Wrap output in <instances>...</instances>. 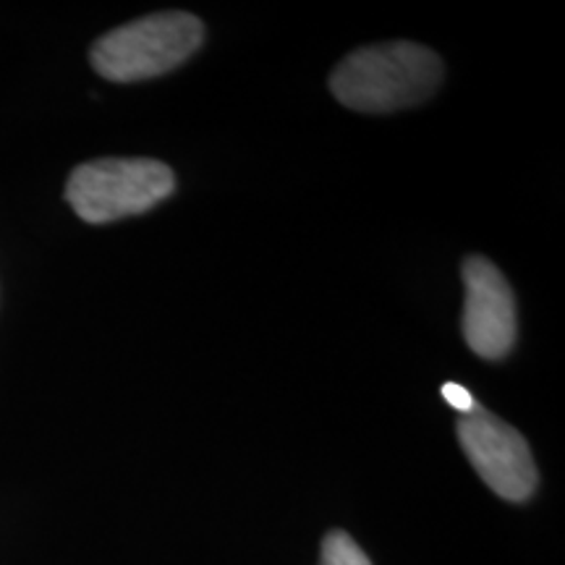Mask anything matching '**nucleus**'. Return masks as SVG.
I'll use <instances>...</instances> for the list:
<instances>
[{
  "mask_svg": "<svg viewBox=\"0 0 565 565\" xmlns=\"http://www.w3.org/2000/svg\"><path fill=\"white\" fill-rule=\"evenodd\" d=\"M443 63L416 42H385L351 53L330 76V89L345 108L391 113L433 97Z\"/></svg>",
  "mask_w": 565,
  "mask_h": 565,
  "instance_id": "1",
  "label": "nucleus"
},
{
  "mask_svg": "<svg viewBox=\"0 0 565 565\" xmlns=\"http://www.w3.org/2000/svg\"><path fill=\"white\" fill-rule=\"evenodd\" d=\"M200 42L202 24L192 13H152L97 40L92 66L110 82L152 79L186 61Z\"/></svg>",
  "mask_w": 565,
  "mask_h": 565,
  "instance_id": "2",
  "label": "nucleus"
},
{
  "mask_svg": "<svg viewBox=\"0 0 565 565\" xmlns=\"http://www.w3.org/2000/svg\"><path fill=\"white\" fill-rule=\"evenodd\" d=\"M173 183V171L158 160H95L71 173L66 200L82 221L113 223L152 210Z\"/></svg>",
  "mask_w": 565,
  "mask_h": 565,
  "instance_id": "3",
  "label": "nucleus"
},
{
  "mask_svg": "<svg viewBox=\"0 0 565 565\" xmlns=\"http://www.w3.org/2000/svg\"><path fill=\"white\" fill-rule=\"evenodd\" d=\"M458 440L466 458L494 494L521 503L536 487V466L532 450L519 429L490 412L477 408L458 419Z\"/></svg>",
  "mask_w": 565,
  "mask_h": 565,
  "instance_id": "4",
  "label": "nucleus"
},
{
  "mask_svg": "<svg viewBox=\"0 0 565 565\" xmlns=\"http://www.w3.org/2000/svg\"><path fill=\"white\" fill-rule=\"evenodd\" d=\"M463 335L482 359H503L515 341V303L503 273L484 257L463 265Z\"/></svg>",
  "mask_w": 565,
  "mask_h": 565,
  "instance_id": "5",
  "label": "nucleus"
},
{
  "mask_svg": "<svg viewBox=\"0 0 565 565\" xmlns=\"http://www.w3.org/2000/svg\"><path fill=\"white\" fill-rule=\"evenodd\" d=\"M320 565H372L364 550L345 532H330L322 540Z\"/></svg>",
  "mask_w": 565,
  "mask_h": 565,
  "instance_id": "6",
  "label": "nucleus"
},
{
  "mask_svg": "<svg viewBox=\"0 0 565 565\" xmlns=\"http://www.w3.org/2000/svg\"><path fill=\"white\" fill-rule=\"evenodd\" d=\"M443 398L448 401L450 408H456V412H461L463 416L475 414L477 408H479L477 401H475V395L466 391L463 385H456V383H445L443 385Z\"/></svg>",
  "mask_w": 565,
  "mask_h": 565,
  "instance_id": "7",
  "label": "nucleus"
}]
</instances>
